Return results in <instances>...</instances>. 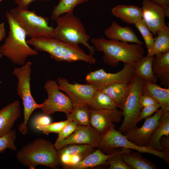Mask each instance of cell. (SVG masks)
<instances>
[{
    "label": "cell",
    "instance_id": "obj_1",
    "mask_svg": "<svg viewBox=\"0 0 169 169\" xmlns=\"http://www.w3.org/2000/svg\"><path fill=\"white\" fill-rule=\"evenodd\" d=\"M28 44L37 51L48 53L57 62H73L81 61L91 64L96 62L93 54H86L78 45L70 44L54 37H43L30 39Z\"/></svg>",
    "mask_w": 169,
    "mask_h": 169
},
{
    "label": "cell",
    "instance_id": "obj_2",
    "mask_svg": "<svg viewBox=\"0 0 169 169\" xmlns=\"http://www.w3.org/2000/svg\"><path fill=\"white\" fill-rule=\"evenodd\" d=\"M90 42L95 49L103 53V62L113 67L117 66L120 62L133 63L143 57L145 53L144 48L140 44H130L103 38H92Z\"/></svg>",
    "mask_w": 169,
    "mask_h": 169
},
{
    "label": "cell",
    "instance_id": "obj_3",
    "mask_svg": "<svg viewBox=\"0 0 169 169\" xmlns=\"http://www.w3.org/2000/svg\"><path fill=\"white\" fill-rule=\"evenodd\" d=\"M16 155L21 163L30 169L39 165L57 169L61 164L54 144L43 139H37L23 146Z\"/></svg>",
    "mask_w": 169,
    "mask_h": 169
},
{
    "label": "cell",
    "instance_id": "obj_4",
    "mask_svg": "<svg viewBox=\"0 0 169 169\" xmlns=\"http://www.w3.org/2000/svg\"><path fill=\"white\" fill-rule=\"evenodd\" d=\"M5 15L9 25V31L4 42L0 46V54L15 64L23 65L28 57L38 55V52L29 46L25 32L9 12H7Z\"/></svg>",
    "mask_w": 169,
    "mask_h": 169
},
{
    "label": "cell",
    "instance_id": "obj_5",
    "mask_svg": "<svg viewBox=\"0 0 169 169\" xmlns=\"http://www.w3.org/2000/svg\"><path fill=\"white\" fill-rule=\"evenodd\" d=\"M54 20L56 26L54 28V38L71 44H82L88 48L90 54L93 55L95 48L89 43L90 37L87 33L81 21L74 14L73 12L64 14Z\"/></svg>",
    "mask_w": 169,
    "mask_h": 169
},
{
    "label": "cell",
    "instance_id": "obj_6",
    "mask_svg": "<svg viewBox=\"0 0 169 169\" xmlns=\"http://www.w3.org/2000/svg\"><path fill=\"white\" fill-rule=\"evenodd\" d=\"M31 64L30 62H27L20 67L15 68L13 72L18 79L17 92L23 106V121L18 128V131L23 135L28 133L27 124L30 116L35 110L41 109L42 106V104H38L34 100L31 94Z\"/></svg>",
    "mask_w": 169,
    "mask_h": 169
},
{
    "label": "cell",
    "instance_id": "obj_7",
    "mask_svg": "<svg viewBox=\"0 0 169 169\" xmlns=\"http://www.w3.org/2000/svg\"><path fill=\"white\" fill-rule=\"evenodd\" d=\"M10 15L30 39L40 37H54V28L49 25V19L37 15L33 11L18 7L11 8Z\"/></svg>",
    "mask_w": 169,
    "mask_h": 169
},
{
    "label": "cell",
    "instance_id": "obj_8",
    "mask_svg": "<svg viewBox=\"0 0 169 169\" xmlns=\"http://www.w3.org/2000/svg\"><path fill=\"white\" fill-rule=\"evenodd\" d=\"M144 80L135 75L129 83V89L122 110L124 119L119 131L123 133L137 127V120L142 108L140 97Z\"/></svg>",
    "mask_w": 169,
    "mask_h": 169
},
{
    "label": "cell",
    "instance_id": "obj_9",
    "mask_svg": "<svg viewBox=\"0 0 169 169\" xmlns=\"http://www.w3.org/2000/svg\"><path fill=\"white\" fill-rule=\"evenodd\" d=\"M113 126L103 135L98 147L106 151H110L118 148L136 151L141 153H147L159 157L169 164V151H158L151 147L136 145L129 140L127 137Z\"/></svg>",
    "mask_w": 169,
    "mask_h": 169
},
{
    "label": "cell",
    "instance_id": "obj_10",
    "mask_svg": "<svg viewBox=\"0 0 169 169\" xmlns=\"http://www.w3.org/2000/svg\"><path fill=\"white\" fill-rule=\"evenodd\" d=\"M135 75L133 63L125 64L121 70L115 73H107L103 69L91 72L86 75L85 81L98 90H102L113 84L129 83Z\"/></svg>",
    "mask_w": 169,
    "mask_h": 169
},
{
    "label": "cell",
    "instance_id": "obj_11",
    "mask_svg": "<svg viewBox=\"0 0 169 169\" xmlns=\"http://www.w3.org/2000/svg\"><path fill=\"white\" fill-rule=\"evenodd\" d=\"M44 88L48 97L42 104L41 109L44 114L49 115L56 112H61L67 115L72 112L73 105L70 99L67 95L60 91L56 81H47Z\"/></svg>",
    "mask_w": 169,
    "mask_h": 169
},
{
    "label": "cell",
    "instance_id": "obj_12",
    "mask_svg": "<svg viewBox=\"0 0 169 169\" xmlns=\"http://www.w3.org/2000/svg\"><path fill=\"white\" fill-rule=\"evenodd\" d=\"M58 88L65 93L70 99L73 106L87 105L98 90L94 86L76 82L72 84L64 78L59 77L57 80Z\"/></svg>",
    "mask_w": 169,
    "mask_h": 169
},
{
    "label": "cell",
    "instance_id": "obj_13",
    "mask_svg": "<svg viewBox=\"0 0 169 169\" xmlns=\"http://www.w3.org/2000/svg\"><path fill=\"white\" fill-rule=\"evenodd\" d=\"M103 135L91 126L78 125L75 131L65 139L56 140L54 144L57 150L72 144H84L98 147Z\"/></svg>",
    "mask_w": 169,
    "mask_h": 169
},
{
    "label": "cell",
    "instance_id": "obj_14",
    "mask_svg": "<svg viewBox=\"0 0 169 169\" xmlns=\"http://www.w3.org/2000/svg\"><path fill=\"white\" fill-rule=\"evenodd\" d=\"M163 111L161 108L158 109L153 115L145 119L143 124L141 127L123 132V134L136 145L146 146L158 125Z\"/></svg>",
    "mask_w": 169,
    "mask_h": 169
},
{
    "label": "cell",
    "instance_id": "obj_15",
    "mask_svg": "<svg viewBox=\"0 0 169 169\" xmlns=\"http://www.w3.org/2000/svg\"><path fill=\"white\" fill-rule=\"evenodd\" d=\"M123 116L122 110L103 109L90 110V125L103 135L115 126V123L120 121Z\"/></svg>",
    "mask_w": 169,
    "mask_h": 169
},
{
    "label": "cell",
    "instance_id": "obj_16",
    "mask_svg": "<svg viewBox=\"0 0 169 169\" xmlns=\"http://www.w3.org/2000/svg\"><path fill=\"white\" fill-rule=\"evenodd\" d=\"M142 19L153 34L166 25L163 8L150 0L142 2Z\"/></svg>",
    "mask_w": 169,
    "mask_h": 169
},
{
    "label": "cell",
    "instance_id": "obj_17",
    "mask_svg": "<svg viewBox=\"0 0 169 169\" xmlns=\"http://www.w3.org/2000/svg\"><path fill=\"white\" fill-rule=\"evenodd\" d=\"M21 114L20 103L17 100H14L0 110V136L12 129Z\"/></svg>",
    "mask_w": 169,
    "mask_h": 169
},
{
    "label": "cell",
    "instance_id": "obj_18",
    "mask_svg": "<svg viewBox=\"0 0 169 169\" xmlns=\"http://www.w3.org/2000/svg\"><path fill=\"white\" fill-rule=\"evenodd\" d=\"M104 34L110 39L141 45L143 44L131 27L121 26L115 21L112 22L110 26L105 30Z\"/></svg>",
    "mask_w": 169,
    "mask_h": 169
},
{
    "label": "cell",
    "instance_id": "obj_19",
    "mask_svg": "<svg viewBox=\"0 0 169 169\" xmlns=\"http://www.w3.org/2000/svg\"><path fill=\"white\" fill-rule=\"evenodd\" d=\"M141 94L151 96L160 105L163 111H169V87L162 88L156 83L144 81Z\"/></svg>",
    "mask_w": 169,
    "mask_h": 169
},
{
    "label": "cell",
    "instance_id": "obj_20",
    "mask_svg": "<svg viewBox=\"0 0 169 169\" xmlns=\"http://www.w3.org/2000/svg\"><path fill=\"white\" fill-rule=\"evenodd\" d=\"M152 69L161 84L169 87V51L154 56Z\"/></svg>",
    "mask_w": 169,
    "mask_h": 169
},
{
    "label": "cell",
    "instance_id": "obj_21",
    "mask_svg": "<svg viewBox=\"0 0 169 169\" xmlns=\"http://www.w3.org/2000/svg\"><path fill=\"white\" fill-rule=\"evenodd\" d=\"M112 14L129 24H135L142 19L141 8L134 5H119L111 10Z\"/></svg>",
    "mask_w": 169,
    "mask_h": 169
},
{
    "label": "cell",
    "instance_id": "obj_22",
    "mask_svg": "<svg viewBox=\"0 0 169 169\" xmlns=\"http://www.w3.org/2000/svg\"><path fill=\"white\" fill-rule=\"evenodd\" d=\"M169 111H163L157 128L151 136L146 146L158 151H163L160 141L162 136L169 137Z\"/></svg>",
    "mask_w": 169,
    "mask_h": 169
},
{
    "label": "cell",
    "instance_id": "obj_23",
    "mask_svg": "<svg viewBox=\"0 0 169 169\" xmlns=\"http://www.w3.org/2000/svg\"><path fill=\"white\" fill-rule=\"evenodd\" d=\"M113 154L106 155L102 152L98 148L78 163L73 165H63V168L66 169H85L105 165Z\"/></svg>",
    "mask_w": 169,
    "mask_h": 169
},
{
    "label": "cell",
    "instance_id": "obj_24",
    "mask_svg": "<svg viewBox=\"0 0 169 169\" xmlns=\"http://www.w3.org/2000/svg\"><path fill=\"white\" fill-rule=\"evenodd\" d=\"M154 56L144 57L133 63L135 74L145 81L156 83L158 79L152 69V61Z\"/></svg>",
    "mask_w": 169,
    "mask_h": 169
},
{
    "label": "cell",
    "instance_id": "obj_25",
    "mask_svg": "<svg viewBox=\"0 0 169 169\" xmlns=\"http://www.w3.org/2000/svg\"><path fill=\"white\" fill-rule=\"evenodd\" d=\"M121 156L131 169H157L155 164L143 157L138 151L131 152L130 150L121 153Z\"/></svg>",
    "mask_w": 169,
    "mask_h": 169
},
{
    "label": "cell",
    "instance_id": "obj_26",
    "mask_svg": "<svg viewBox=\"0 0 169 169\" xmlns=\"http://www.w3.org/2000/svg\"><path fill=\"white\" fill-rule=\"evenodd\" d=\"M129 83H117L113 84L106 86L101 90L110 97L114 100L117 108L121 110L128 95Z\"/></svg>",
    "mask_w": 169,
    "mask_h": 169
},
{
    "label": "cell",
    "instance_id": "obj_27",
    "mask_svg": "<svg viewBox=\"0 0 169 169\" xmlns=\"http://www.w3.org/2000/svg\"><path fill=\"white\" fill-rule=\"evenodd\" d=\"M90 110L115 109L117 106L114 100L101 90H97L86 105Z\"/></svg>",
    "mask_w": 169,
    "mask_h": 169
},
{
    "label": "cell",
    "instance_id": "obj_28",
    "mask_svg": "<svg viewBox=\"0 0 169 169\" xmlns=\"http://www.w3.org/2000/svg\"><path fill=\"white\" fill-rule=\"evenodd\" d=\"M66 117L67 120L78 125H90V109L86 105L73 106L72 111L66 115Z\"/></svg>",
    "mask_w": 169,
    "mask_h": 169
},
{
    "label": "cell",
    "instance_id": "obj_29",
    "mask_svg": "<svg viewBox=\"0 0 169 169\" xmlns=\"http://www.w3.org/2000/svg\"><path fill=\"white\" fill-rule=\"evenodd\" d=\"M90 0H59L52 11L51 19L54 20L57 18L66 13L73 12L78 5L88 2Z\"/></svg>",
    "mask_w": 169,
    "mask_h": 169
},
{
    "label": "cell",
    "instance_id": "obj_30",
    "mask_svg": "<svg viewBox=\"0 0 169 169\" xmlns=\"http://www.w3.org/2000/svg\"><path fill=\"white\" fill-rule=\"evenodd\" d=\"M136 27L141 35L146 44L147 51V56H154L155 54L153 34L143 19L136 22Z\"/></svg>",
    "mask_w": 169,
    "mask_h": 169
},
{
    "label": "cell",
    "instance_id": "obj_31",
    "mask_svg": "<svg viewBox=\"0 0 169 169\" xmlns=\"http://www.w3.org/2000/svg\"><path fill=\"white\" fill-rule=\"evenodd\" d=\"M157 36L154 38L155 55L169 51V27L166 25L157 32Z\"/></svg>",
    "mask_w": 169,
    "mask_h": 169
},
{
    "label": "cell",
    "instance_id": "obj_32",
    "mask_svg": "<svg viewBox=\"0 0 169 169\" xmlns=\"http://www.w3.org/2000/svg\"><path fill=\"white\" fill-rule=\"evenodd\" d=\"M94 148L91 146L84 144H72L66 146L57 150L58 155L67 154L70 155H79L84 158L93 152Z\"/></svg>",
    "mask_w": 169,
    "mask_h": 169
},
{
    "label": "cell",
    "instance_id": "obj_33",
    "mask_svg": "<svg viewBox=\"0 0 169 169\" xmlns=\"http://www.w3.org/2000/svg\"><path fill=\"white\" fill-rule=\"evenodd\" d=\"M16 138V131L13 129L0 136V153L8 149L17 151V149L15 144Z\"/></svg>",
    "mask_w": 169,
    "mask_h": 169
},
{
    "label": "cell",
    "instance_id": "obj_34",
    "mask_svg": "<svg viewBox=\"0 0 169 169\" xmlns=\"http://www.w3.org/2000/svg\"><path fill=\"white\" fill-rule=\"evenodd\" d=\"M131 149L122 148V150L114 153L113 155L108 160L110 166L109 169H131L123 161L121 154Z\"/></svg>",
    "mask_w": 169,
    "mask_h": 169
},
{
    "label": "cell",
    "instance_id": "obj_35",
    "mask_svg": "<svg viewBox=\"0 0 169 169\" xmlns=\"http://www.w3.org/2000/svg\"><path fill=\"white\" fill-rule=\"evenodd\" d=\"M69 121L67 119L63 121L50 123L45 126H36V128L46 135H49L50 133L59 134Z\"/></svg>",
    "mask_w": 169,
    "mask_h": 169
},
{
    "label": "cell",
    "instance_id": "obj_36",
    "mask_svg": "<svg viewBox=\"0 0 169 169\" xmlns=\"http://www.w3.org/2000/svg\"><path fill=\"white\" fill-rule=\"evenodd\" d=\"M161 106L159 103L143 107L137 120L138 123L142 120L151 116L154 113L161 108Z\"/></svg>",
    "mask_w": 169,
    "mask_h": 169
},
{
    "label": "cell",
    "instance_id": "obj_37",
    "mask_svg": "<svg viewBox=\"0 0 169 169\" xmlns=\"http://www.w3.org/2000/svg\"><path fill=\"white\" fill-rule=\"evenodd\" d=\"M78 125L75 122L69 121L59 133L57 140L64 139L68 137L75 131Z\"/></svg>",
    "mask_w": 169,
    "mask_h": 169
},
{
    "label": "cell",
    "instance_id": "obj_38",
    "mask_svg": "<svg viewBox=\"0 0 169 169\" xmlns=\"http://www.w3.org/2000/svg\"><path fill=\"white\" fill-rule=\"evenodd\" d=\"M51 119L49 115L44 114L36 116L33 120V123L36 127L47 125L51 123Z\"/></svg>",
    "mask_w": 169,
    "mask_h": 169
},
{
    "label": "cell",
    "instance_id": "obj_39",
    "mask_svg": "<svg viewBox=\"0 0 169 169\" xmlns=\"http://www.w3.org/2000/svg\"><path fill=\"white\" fill-rule=\"evenodd\" d=\"M140 103L142 107L152 105L158 102L151 96L141 94L140 97Z\"/></svg>",
    "mask_w": 169,
    "mask_h": 169
},
{
    "label": "cell",
    "instance_id": "obj_40",
    "mask_svg": "<svg viewBox=\"0 0 169 169\" xmlns=\"http://www.w3.org/2000/svg\"><path fill=\"white\" fill-rule=\"evenodd\" d=\"M36 0H15L17 7L20 8L28 9L30 4ZM49 1L50 0H42Z\"/></svg>",
    "mask_w": 169,
    "mask_h": 169
},
{
    "label": "cell",
    "instance_id": "obj_41",
    "mask_svg": "<svg viewBox=\"0 0 169 169\" xmlns=\"http://www.w3.org/2000/svg\"><path fill=\"white\" fill-rule=\"evenodd\" d=\"M71 156L70 160L69 165L77 163L83 160L84 158L80 155L78 154L73 155Z\"/></svg>",
    "mask_w": 169,
    "mask_h": 169
},
{
    "label": "cell",
    "instance_id": "obj_42",
    "mask_svg": "<svg viewBox=\"0 0 169 169\" xmlns=\"http://www.w3.org/2000/svg\"><path fill=\"white\" fill-rule=\"evenodd\" d=\"M163 8L169 7V0H150Z\"/></svg>",
    "mask_w": 169,
    "mask_h": 169
},
{
    "label": "cell",
    "instance_id": "obj_43",
    "mask_svg": "<svg viewBox=\"0 0 169 169\" xmlns=\"http://www.w3.org/2000/svg\"><path fill=\"white\" fill-rule=\"evenodd\" d=\"M6 36L5 29L4 23H0V42L2 41Z\"/></svg>",
    "mask_w": 169,
    "mask_h": 169
},
{
    "label": "cell",
    "instance_id": "obj_44",
    "mask_svg": "<svg viewBox=\"0 0 169 169\" xmlns=\"http://www.w3.org/2000/svg\"><path fill=\"white\" fill-rule=\"evenodd\" d=\"M166 138H164L162 139L163 140H161L160 142L163 148L168 149L169 147V137H166Z\"/></svg>",
    "mask_w": 169,
    "mask_h": 169
},
{
    "label": "cell",
    "instance_id": "obj_45",
    "mask_svg": "<svg viewBox=\"0 0 169 169\" xmlns=\"http://www.w3.org/2000/svg\"><path fill=\"white\" fill-rule=\"evenodd\" d=\"M164 12L165 17H169V7L163 8Z\"/></svg>",
    "mask_w": 169,
    "mask_h": 169
},
{
    "label": "cell",
    "instance_id": "obj_46",
    "mask_svg": "<svg viewBox=\"0 0 169 169\" xmlns=\"http://www.w3.org/2000/svg\"><path fill=\"white\" fill-rule=\"evenodd\" d=\"M2 56L3 55H2V54H0V58H2Z\"/></svg>",
    "mask_w": 169,
    "mask_h": 169
},
{
    "label": "cell",
    "instance_id": "obj_47",
    "mask_svg": "<svg viewBox=\"0 0 169 169\" xmlns=\"http://www.w3.org/2000/svg\"><path fill=\"white\" fill-rule=\"evenodd\" d=\"M3 0H0V3Z\"/></svg>",
    "mask_w": 169,
    "mask_h": 169
}]
</instances>
